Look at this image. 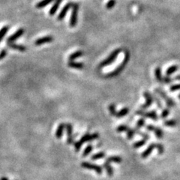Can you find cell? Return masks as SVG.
<instances>
[{
  "label": "cell",
  "mask_w": 180,
  "mask_h": 180,
  "mask_svg": "<svg viewBox=\"0 0 180 180\" xmlns=\"http://www.w3.org/2000/svg\"><path fill=\"white\" fill-rule=\"evenodd\" d=\"M129 59H130V53H129V52L128 51V50H125V51L124 60H123V62H122V64L119 65V66L114 70V71H113L112 72L108 74V75H107V77H114L118 76V75L124 70L125 67L126 66V65L128 62Z\"/></svg>",
  "instance_id": "6da1fadb"
},
{
  "label": "cell",
  "mask_w": 180,
  "mask_h": 180,
  "mask_svg": "<svg viewBox=\"0 0 180 180\" xmlns=\"http://www.w3.org/2000/svg\"><path fill=\"white\" fill-rule=\"evenodd\" d=\"M98 137H99V134H98V133H94V134H86L85 135H83V137H81V139L79 141H77V142H76L75 143V148L76 152H79L81 146H82V145H83L84 143L94 141V140H96V139L98 138Z\"/></svg>",
  "instance_id": "7a4b0ae2"
},
{
  "label": "cell",
  "mask_w": 180,
  "mask_h": 180,
  "mask_svg": "<svg viewBox=\"0 0 180 180\" xmlns=\"http://www.w3.org/2000/svg\"><path fill=\"white\" fill-rule=\"evenodd\" d=\"M121 52H122V49H120V48H118V49L115 50L114 51H113L112 53H111V54L108 56V58H106L104 61L101 62L100 63L99 68L108 66V65H110L111 63L113 62L116 60V59L117 58L118 55H119Z\"/></svg>",
  "instance_id": "3957f363"
},
{
  "label": "cell",
  "mask_w": 180,
  "mask_h": 180,
  "mask_svg": "<svg viewBox=\"0 0 180 180\" xmlns=\"http://www.w3.org/2000/svg\"><path fill=\"white\" fill-rule=\"evenodd\" d=\"M78 11H79V5L77 3H74L72 6L71 18H70V27H75L77 25Z\"/></svg>",
  "instance_id": "277c9868"
},
{
  "label": "cell",
  "mask_w": 180,
  "mask_h": 180,
  "mask_svg": "<svg viewBox=\"0 0 180 180\" xmlns=\"http://www.w3.org/2000/svg\"><path fill=\"white\" fill-rule=\"evenodd\" d=\"M155 92L156 93H158L162 98H164V99L165 100L166 104H167V106L168 108H173V107H175L176 106L175 101L172 99V98H169L168 96L167 95V94H166L163 90H161V89H155Z\"/></svg>",
  "instance_id": "5b68a950"
},
{
  "label": "cell",
  "mask_w": 180,
  "mask_h": 180,
  "mask_svg": "<svg viewBox=\"0 0 180 180\" xmlns=\"http://www.w3.org/2000/svg\"><path fill=\"white\" fill-rule=\"evenodd\" d=\"M81 166L83 167H84V168L88 169V170H94V171H95L97 174H102V168H101L100 166L98 165H96V164H91L89 163V162H82V164H81Z\"/></svg>",
  "instance_id": "8992f818"
},
{
  "label": "cell",
  "mask_w": 180,
  "mask_h": 180,
  "mask_svg": "<svg viewBox=\"0 0 180 180\" xmlns=\"http://www.w3.org/2000/svg\"><path fill=\"white\" fill-rule=\"evenodd\" d=\"M137 115L141 116L143 117L146 118H150V119H153L154 121H157L158 119V116L157 115V113L155 111H151V112H144L143 110H138L136 112Z\"/></svg>",
  "instance_id": "52a82bcc"
},
{
  "label": "cell",
  "mask_w": 180,
  "mask_h": 180,
  "mask_svg": "<svg viewBox=\"0 0 180 180\" xmlns=\"http://www.w3.org/2000/svg\"><path fill=\"white\" fill-rule=\"evenodd\" d=\"M143 96L145 97L146 98V104H143V105H142L141 107V110H146L147 109V108H149V107H150V106H152V102H153V98H152V95H151V93H149V92H144L143 93Z\"/></svg>",
  "instance_id": "ba28073f"
},
{
  "label": "cell",
  "mask_w": 180,
  "mask_h": 180,
  "mask_svg": "<svg viewBox=\"0 0 180 180\" xmlns=\"http://www.w3.org/2000/svg\"><path fill=\"white\" fill-rule=\"evenodd\" d=\"M73 4L74 3H72V2H68V3H67L66 5L63 7V9H62V11L60 12V14H59L57 20L61 21V20H62L63 19L65 18V17L66 16L67 13H68V11H69V9H71V8H72Z\"/></svg>",
  "instance_id": "9c48e42d"
},
{
  "label": "cell",
  "mask_w": 180,
  "mask_h": 180,
  "mask_svg": "<svg viewBox=\"0 0 180 180\" xmlns=\"http://www.w3.org/2000/svg\"><path fill=\"white\" fill-rule=\"evenodd\" d=\"M53 41V38L51 35H47V36L42 37V38H40L38 39H37L35 42V45L36 46H40V45L44 44L47 43H50Z\"/></svg>",
  "instance_id": "30bf717a"
},
{
  "label": "cell",
  "mask_w": 180,
  "mask_h": 180,
  "mask_svg": "<svg viewBox=\"0 0 180 180\" xmlns=\"http://www.w3.org/2000/svg\"><path fill=\"white\" fill-rule=\"evenodd\" d=\"M24 32H25V30L23 29H17L13 35H11V36L8 38V40H7L8 43H11V42L16 41L17 38H20V36H22V35L24 33Z\"/></svg>",
  "instance_id": "8fae6325"
},
{
  "label": "cell",
  "mask_w": 180,
  "mask_h": 180,
  "mask_svg": "<svg viewBox=\"0 0 180 180\" xmlns=\"http://www.w3.org/2000/svg\"><path fill=\"white\" fill-rule=\"evenodd\" d=\"M66 128L67 134H68V139H67V143L68 144H72L74 143V137H73V127L70 123H67L65 125Z\"/></svg>",
  "instance_id": "7c38bea8"
},
{
  "label": "cell",
  "mask_w": 180,
  "mask_h": 180,
  "mask_svg": "<svg viewBox=\"0 0 180 180\" xmlns=\"http://www.w3.org/2000/svg\"><path fill=\"white\" fill-rule=\"evenodd\" d=\"M155 147H156V144L155 143L150 144V145L148 146V148H147V149H146L143 152L142 155H141V157H142V158H148V156H149L151 153H152V151H153V149H155Z\"/></svg>",
  "instance_id": "4fadbf2b"
},
{
  "label": "cell",
  "mask_w": 180,
  "mask_h": 180,
  "mask_svg": "<svg viewBox=\"0 0 180 180\" xmlns=\"http://www.w3.org/2000/svg\"><path fill=\"white\" fill-rule=\"evenodd\" d=\"M62 0H55L54 3H53V6H52L51 9H50V12H49L50 16H53V15L56 14V12L57 11V10H58L59 7H60V4L62 3Z\"/></svg>",
  "instance_id": "5bb4252c"
},
{
  "label": "cell",
  "mask_w": 180,
  "mask_h": 180,
  "mask_svg": "<svg viewBox=\"0 0 180 180\" xmlns=\"http://www.w3.org/2000/svg\"><path fill=\"white\" fill-rule=\"evenodd\" d=\"M8 46L11 48V49H14V50H19L20 52H24L27 50V47L25 46H23V45L17 44H14L13 42L11 43H8Z\"/></svg>",
  "instance_id": "9a60e30c"
},
{
  "label": "cell",
  "mask_w": 180,
  "mask_h": 180,
  "mask_svg": "<svg viewBox=\"0 0 180 180\" xmlns=\"http://www.w3.org/2000/svg\"><path fill=\"white\" fill-rule=\"evenodd\" d=\"M53 1H54V0H42V1H40L39 2H38V3L36 4L35 8L38 9H43V8H45L47 5H50Z\"/></svg>",
  "instance_id": "2e32d148"
},
{
  "label": "cell",
  "mask_w": 180,
  "mask_h": 180,
  "mask_svg": "<svg viewBox=\"0 0 180 180\" xmlns=\"http://www.w3.org/2000/svg\"><path fill=\"white\" fill-rule=\"evenodd\" d=\"M155 78H156V80L158 81L159 83H164V77L161 75V71L160 67H158V68H155Z\"/></svg>",
  "instance_id": "e0dca14e"
},
{
  "label": "cell",
  "mask_w": 180,
  "mask_h": 180,
  "mask_svg": "<svg viewBox=\"0 0 180 180\" xmlns=\"http://www.w3.org/2000/svg\"><path fill=\"white\" fill-rule=\"evenodd\" d=\"M68 65L70 68H75V69H82L83 68V63L81 62H75L74 61H69Z\"/></svg>",
  "instance_id": "ac0fdd59"
},
{
  "label": "cell",
  "mask_w": 180,
  "mask_h": 180,
  "mask_svg": "<svg viewBox=\"0 0 180 180\" xmlns=\"http://www.w3.org/2000/svg\"><path fill=\"white\" fill-rule=\"evenodd\" d=\"M65 127V125L63 124V123H61V124L59 125L58 128H57L56 132V137L58 139H60L62 137L63 130H64Z\"/></svg>",
  "instance_id": "d6986e66"
},
{
  "label": "cell",
  "mask_w": 180,
  "mask_h": 180,
  "mask_svg": "<svg viewBox=\"0 0 180 180\" xmlns=\"http://www.w3.org/2000/svg\"><path fill=\"white\" fill-rule=\"evenodd\" d=\"M104 167L105 168L107 173H108V175L109 176H112L113 174V170L112 167L110 166L109 162L105 161V163L104 164Z\"/></svg>",
  "instance_id": "ffe728a7"
},
{
  "label": "cell",
  "mask_w": 180,
  "mask_h": 180,
  "mask_svg": "<svg viewBox=\"0 0 180 180\" xmlns=\"http://www.w3.org/2000/svg\"><path fill=\"white\" fill-rule=\"evenodd\" d=\"M82 55H83V52L80 51V50H78V51H76L75 52V53H71V54L69 56L68 60H69V61H74V60H76V59L80 57Z\"/></svg>",
  "instance_id": "44dd1931"
},
{
  "label": "cell",
  "mask_w": 180,
  "mask_h": 180,
  "mask_svg": "<svg viewBox=\"0 0 180 180\" xmlns=\"http://www.w3.org/2000/svg\"><path fill=\"white\" fill-rule=\"evenodd\" d=\"M122 158L119 157V156H110V157H109L107 160H106V161L109 162V163L113 162V163L119 164L122 162Z\"/></svg>",
  "instance_id": "7402d4cb"
},
{
  "label": "cell",
  "mask_w": 180,
  "mask_h": 180,
  "mask_svg": "<svg viewBox=\"0 0 180 180\" xmlns=\"http://www.w3.org/2000/svg\"><path fill=\"white\" fill-rule=\"evenodd\" d=\"M178 68H179V67H178V65H172V66H170V68L167 70V71H166V75L168 77H170V75H173L174 73H175L176 71L178 70Z\"/></svg>",
  "instance_id": "603a6c76"
},
{
  "label": "cell",
  "mask_w": 180,
  "mask_h": 180,
  "mask_svg": "<svg viewBox=\"0 0 180 180\" xmlns=\"http://www.w3.org/2000/svg\"><path fill=\"white\" fill-rule=\"evenodd\" d=\"M129 112V109L128 108H124L123 109H122L121 110H119V112H117L116 116L117 118H122L123 116H126Z\"/></svg>",
  "instance_id": "cb8c5ba5"
},
{
  "label": "cell",
  "mask_w": 180,
  "mask_h": 180,
  "mask_svg": "<svg viewBox=\"0 0 180 180\" xmlns=\"http://www.w3.org/2000/svg\"><path fill=\"white\" fill-rule=\"evenodd\" d=\"M9 26H5V27H3L0 29V42H2V40L3 39V38L5 37V35H6L7 32H9Z\"/></svg>",
  "instance_id": "d4e9b609"
},
{
  "label": "cell",
  "mask_w": 180,
  "mask_h": 180,
  "mask_svg": "<svg viewBox=\"0 0 180 180\" xmlns=\"http://www.w3.org/2000/svg\"><path fill=\"white\" fill-rule=\"evenodd\" d=\"M164 124L167 127H175L177 125V122L175 119H170V120L164 121Z\"/></svg>",
  "instance_id": "484cf974"
},
{
  "label": "cell",
  "mask_w": 180,
  "mask_h": 180,
  "mask_svg": "<svg viewBox=\"0 0 180 180\" xmlns=\"http://www.w3.org/2000/svg\"><path fill=\"white\" fill-rule=\"evenodd\" d=\"M154 133H155V136L158 137V139H162L164 137V132L163 131L161 130V128H155V129H154Z\"/></svg>",
  "instance_id": "4316f807"
},
{
  "label": "cell",
  "mask_w": 180,
  "mask_h": 180,
  "mask_svg": "<svg viewBox=\"0 0 180 180\" xmlns=\"http://www.w3.org/2000/svg\"><path fill=\"white\" fill-rule=\"evenodd\" d=\"M105 157V153L104 152H98L97 154H95L92 156V160H98L100 158H104Z\"/></svg>",
  "instance_id": "83f0119b"
},
{
  "label": "cell",
  "mask_w": 180,
  "mask_h": 180,
  "mask_svg": "<svg viewBox=\"0 0 180 180\" xmlns=\"http://www.w3.org/2000/svg\"><path fill=\"white\" fill-rule=\"evenodd\" d=\"M129 127L128 125H121L118 126V128H116V131L118 132H124V131H126L127 132L129 130Z\"/></svg>",
  "instance_id": "f1b7e54d"
},
{
  "label": "cell",
  "mask_w": 180,
  "mask_h": 180,
  "mask_svg": "<svg viewBox=\"0 0 180 180\" xmlns=\"http://www.w3.org/2000/svg\"><path fill=\"white\" fill-rule=\"evenodd\" d=\"M146 143V140L143 139V140H141V141H137V142L134 143L133 146H134V148H135V149H137V148H140V147H141V146H143L145 145Z\"/></svg>",
  "instance_id": "f546056e"
},
{
  "label": "cell",
  "mask_w": 180,
  "mask_h": 180,
  "mask_svg": "<svg viewBox=\"0 0 180 180\" xmlns=\"http://www.w3.org/2000/svg\"><path fill=\"white\" fill-rule=\"evenodd\" d=\"M93 146L92 145H89L87 147H86V149H84V151H83V157H86L89 154H90V152L93 151Z\"/></svg>",
  "instance_id": "4dcf8cb0"
},
{
  "label": "cell",
  "mask_w": 180,
  "mask_h": 180,
  "mask_svg": "<svg viewBox=\"0 0 180 180\" xmlns=\"http://www.w3.org/2000/svg\"><path fill=\"white\" fill-rule=\"evenodd\" d=\"M145 123H146L145 119H143V118H141V119H140L138 121H137V125H136V129L141 128L143 126H144Z\"/></svg>",
  "instance_id": "1f68e13d"
},
{
  "label": "cell",
  "mask_w": 180,
  "mask_h": 180,
  "mask_svg": "<svg viewBox=\"0 0 180 180\" xmlns=\"http://www.w3.org/2000/svg\"><path fill=\"white\" fill-rule=\"evenodd\" d=\"M135 134H136V129H131L130 128L127 131L128 139V140H131Z\"/></svg>",
  "instance_id": "d6a6232c"
},
{
  "label": "cell",
  "mask_w": 180,
  "mask_h": 180,
  "mask_svg": "<svg viewBox=\"0 0 180 180\" xmlns=\"http://www.w3.org/2000/svg\"><path fill=\"white\" fill-rule=\"evenodd\" d=\"M116 3V0H110L109 2L107 3V5H106V8L108 9H112L115 6Z\"/></svg>",
  "instance_id": "836d02e7"
},
{
  "label": "cell",
  "mask_w": 180,
  "mask_h": 180,
  "mask_svg": "<svg viewBox=\"0 0 180 180\" xmlns=\"http://www.w3.org/2000/svg\"><path fill=\"white\" fill-rule=\"evenodd\" d=\"M109 110L112 116H116V113H117V112H116V106L114 105V104H110V105L109 106Z\"/></svg>",
  "instance_id": "e575fe53"
},
{
  "label": "cell",
  "mask_w": 180,
  "mask_h": 180,
  "mask_svg": "<svg viewBox=\"0 0 180 180\" xmlns=\"http://www.w3.org/2000/svg\"><path fill=\"white\" fill-rule=\"evenodd\" d=\"M169 114H170V110H169V108H165V109L163 110L161 114V118L165 119L167 116H169Z\"/></svg>",
  "instance_id": "d590c367"
},
{
  "label": "cell",
  "mask_w": 180,
  "mask_h": 180,
  "mask_svg": "<svg viewBox=\"0 0 180 180\" xmlns=\"http://www.w3.org/2000/svg\"><path fill=\"white\" fill-rule=\"evenodd\" d=\"M156 148L158 150V153L159 154H163L164 153V146L161 143H156Z\"/></svg>",
  "instance_id": "8d00e7d4"
},
{
  "label": "cell",
  "mask_w": 180,
  "mask_h": 180,
  "mask_svg": "<svg viewBox=\"0 0 180 180\" xmlns=\"http://www.w3.org/2000/svg\"><path fill=\"white\" fill-rule=\"evenodd\" d=\"M170 92H175L180 89V84H176L170 87Z\"/></svg>",
  "instance_id": "74e56055"
},
{
  "label": "cell",
  "mask_w": 180,
  "mask_h": 180,
  "mask_svg": "<svg viewBox=\"0 0 180 180\" xmlns=\"http://www.w3.org/2000/svg\"><path fill=\"white\" fill-rule=\"evenodd\" d=\"M153 98H154V100H155V101H156V104H157V105H158V108H159V109H161V108H162V104H161V103L160 100H159L158 98L156 97V96H155V95L153 96Z\"/></svg>",
  "instance_id": "f35d334b"
},
{
  "label": "cell",
  "mask_w": 180,
  "mask_h": 180,
  "mask_svg": "<svg viewBox=\"0 0 180 180\" xmlns=\"http://www.w3.org/2000/svg\"><path fill=\"white\" fill-rule=\"evenodd\" d=\"M7 53H8V51L6 50H2V51L0 52V60L5 58Z\"/></svg>",
  "instance_id": "ab89813d"
},
{
  "label": "cell",
  "mask_w": 180,
  "mask_h": 180,
  "mask_svg": "<svg viewBox=\"0 0 180 180\" xmlns=\"http://www.w3.org/2000/svg\"><path fill=\"white\" fill-rule=\"evenodd\" d=\"M172 80H173L172 78H170V77H168V76L164 77V83H171Z\"/></svg>",
  "instance_id": "60d3db41"
},
{
  "label": "cell",
  "mask_w": 180,
  "mask_h": 180,
  "mask_svg": "<svg viewBox=\"0 0 180 180\" xmlns=\"http://www.w3.org/2000/svg\"><path fill=\"white\" fill-rule=\"evenodd\" d=\"M155 128V127L153 125H146V129L148 131H153Z\"/></svg>",
  "instance_id": "b9f144b4"
},
{
  "label": "cell",
  "mask_w": 180,
  "mask_h": 180,
  "mask_svg": "<svg viewBox=\"0 0 180 180\" xmlns=\"http://www.w3.org/2000/svg\"><path fill=\"white\" fill-rule=\"evenodd\" d=\"M0 180H9V179L7 178V177H2V178L0 179Z\"/></svg>",
  "instance_id": "7bdbcfd3"
},
{
  "label": "cell",
  "mask_w": 180,
  "mask_h": 180,
  "mask_svg": "<svg viewBox=\"0 0 180 180\" xmlns=\"http://www.w3.org/2000/svg\"><path fill=\"white\" fill-rule=\"evenodd\" d=\"M175 79L177 80H180V75H178V76L176 77Z\"/></svg>",
  "instance_id": "ee69618b"
},
{
  "label": "cell",
  "mask_w": 180,
  "mask_h": 180,
  "mask_svg": "<svg viewBox=\"0 0 180 180\" xmlns=\"http://www.w3.org/2000/svg\"><path fill=\"white\" fill-rule=\"evenodd\" d=\"M179 99H180V94L179 95Z\"/></svg>",
  "instance_id": "f6af8a7d"
}]
</instances>
